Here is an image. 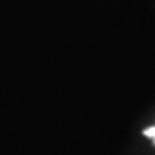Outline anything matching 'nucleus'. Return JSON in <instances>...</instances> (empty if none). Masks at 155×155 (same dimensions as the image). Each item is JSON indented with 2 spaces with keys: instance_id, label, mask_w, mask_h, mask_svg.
Returning a JSON list of instances; mask_svg holds the SVG:
<instances>
[{
  "instance_id": "nucleus-1",
  "label": "nucleus",
  "mask_w": 155,
  "mask_h": 155,
  "mask_svg": "<svg viewBox=\"0 0 155 155\" xmlns=\"http://www.w3.org/2000/svg\"><path fill=\"white\" fill-rule=\"evenodd\" d=\"M145 136H148L150 140H153V141H155V126L153 127H148V129H145Z\"/></svg>"
}]
</instances>
